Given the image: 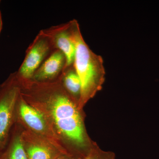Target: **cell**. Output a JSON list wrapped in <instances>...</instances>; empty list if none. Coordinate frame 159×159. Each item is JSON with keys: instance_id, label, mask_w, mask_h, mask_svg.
Instances as JSON below:
<instances>
[{"instance_id": "3", "label": "cell", "mask_w": 159, "mask_h": 159, "mask_svg": "<svg viewBox=\"0 0 159 159\" xmlns=\"http://www.w3.org/2000/svg\"><path fill=\"white\" fill-rule=\"evenodd\" d=\"M20 93L16 73L0 84V152L5 148L15 123L16 104Z\"/></svg>"}, {"instance_id": "7", "label": "cell", "mask_w": 159, "mask_h": 159, "mask_svg": "<svg viewBox=\"0 0 159 159\" xmlns=\"http://www.w3.org/2000/svg\"><path fill=\"white\" fill-rule=\"evenodd\" d=\"M43 31L51 40L55 50L63 52L66 58V66L74 63L75 48L73 37L70 21L53 26Z\"/></svg>"}, {"instance_id": "2", "label": "cell", "mask_w": 159, "mask_h": 159, "mask_svg": "<svg viewBox=\"0 0 159 159\" xmlns=\"http://www.w3.org/2000/svg\"><path fill=\"white\" fill-rule=\"evenodd\" d=\"M70 23L75 48L73 65L81 83L78 104L80 108L101 89L105 77V68L102 57L93 52L84 39L77 20H72Z\"/></svg>"}, {"instance_id": "13", "label": "cell", "mask_w": 159, "mask_h": 159, "mask_svg": "<svg viewBox=\"0 0 159 159\" xmlns=\"http://www.w3.org/2000/svg\"><path fill=\"white\" fill-rule=\"evenodd\" d=\"M3 22L2 19V13H1V10H0V33L2 29Z\"/></svg>"}, {"instance_id": "1", "label": "cell", "mask_w": 159, "mask_h": 159, "mask_svg": "<svg viewBox=\"0 0 159 159\" xmlns=\"http://www.w3.org/2000/svg\"><path fill=\"white\" fill-rule=\"evenodd\" d=\"M16 77L23 99L42 114L63 143L67 141L73 144L76 159L87 156L86 137L79 107L66 92L60 77L50 82Z\"/></svg>"}, {"instance_id": "14", "label": "cell", "mask_w": 159, "mask_h": 159, "mask_svg": "<svg viewBox=\"0 0 159 159\" xmlns=\"http://www.w3.org/2000/svg\"><path fill=\"white\" fill-rule=\"evenodd\" d=\"M1 1H0V3H1Z\"/></svg>"}, {"instance_id": "6", "label": "cell", "mask_w": 159, "mask_h": 159, "mask_svg": "<svg viewBox=\"0 0 159 159\" xmlns=\"http://www.w3.org/2000/svg\"><path fill=\"white\" fill-rule=\"evenodd\" d=\"M18 125L28 159H57L66 154L46 139Z\"/></svg>"}, {"instance_id": "4", "label": "cell", "mask_w": 159, "mask_h": 159, "mask_svg": "<svg viewBox=\"0 0 159 159\" xmlns=\"http://www.w3.org/2000/svg\"><path fill=\"white\" fill-rule=\"evenodd\" d=\"M15 123L43 137L64 153L70 155L61 139L47 119L38 111L26 102L20 93L16 108Z\"/></svg>"}, {"instance_id": "5", "label": "cell", "mask_w": 159, "mask_h": 159, "mask_svg": "<svg viewBox=\"0 0 159 159\" xmlns=\"http://www.w3.org/2000/svg\"><path fill=\"white\" fill-rule=\"evenodd\" d=\"M54 50L51 40L41 30L26 50L22 63L16 72V77L20 79H32L38 69Z\"/></svg>"}, {"instance_id": "8", "label": "cell", "mask_w": 159, "mask_h": 159, "mask_svg": "<svg viewBox=\"0 0 159 159\" xmlns=\"http://www.w3.org/2000/svg\"><path fill=\"white\" fill-rule=\"evenodd\" d=\"M66 58L61 51L55 50L34 73L32 80L39 82L57 80L66 67Z\"/></svg>"}, {"instance_id": "10", "label": "cell", "mask_w": 159, "mask_h": 159, "mask_svg": "<svg viewBox=\"0 0 159 159\" xmlns=\"http://www.w3.org/2000/svg\"><path fill=\"white\" fill-rule=\"evenodd\" d=\"M66 92L79 104L81 94V83L74 65L66 66L60 77Z\"/></svg>"}, {"instance_id": "12", "label": "cell", "mask_w": 159, "mask_h": 159, "mask_svg": "<svg viewBox=\"0 0 159 159\" xmlns=\"http://www.w3.org/2000/svg\"><path fill=\"white\" fill-rule=\"evenodd\" d=\"M57 159H75L69 155L63 154L58 157Z\"/></svg>"}, {"instance_id": "11", "label": "cell", "mask_w": 159, "mask_h": 159, "mask_svg": "<svg viewBox=\"0 0 159 159\" xmlns=\"http://www.w3.org/2000/svg\"><path fill=\"white\" fill-rule=\"evenodd\" d=\"M80 159H114V157L111 154L102 153L92 150L87 156Z\"/></svg>"}, {"instance_id": "9", "label": "cell", "mask_w": 159, "mask_h": 159, "mask_svg": "<svg viewBox=\"0 0 159 159\" xmlns=\"http://www.w3.org/2000/svg\"><path fill=\"white\" fill-rule=\"evenodd\" d=\"M0 159H28L21 138L19 125L14 124L5 148L0 152Z\"/></svg>"}]
</instances>
